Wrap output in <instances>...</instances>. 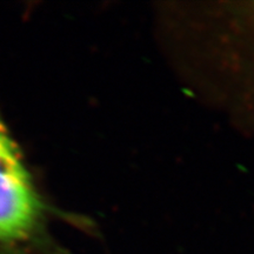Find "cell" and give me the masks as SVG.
Returning a JSON list of instances; mask_svg holds the SVG:
<instances>
[{"instance_id": "obj_2", "label": "cell", "mask_w": 254, "mask_h": 254, "mask_svg": "<svg viewBox=\"0 0 254 254\" xmlns=\"http://www.w3.org/2000/svg\"><path fill=\"white\" fill-rule=\"evenodd\" d=\"M241 19H243L244 26L246 25V33L249 34V43H250V52L252 57H251V63L253 66H251L253 71V78H254V2L250 4L246 7V11L241 12ZM254 86V85H253ZM254 98V95H253ZM254 107V105H253Z\"/></svg>"}, {"instance_id": "obj_1", "label": "cell", "mask_w": 254, "mask_h": 254, "mask_svg": "<svg viewBox=\"0 0 254 254\" xmlns=\"http://www.w3.org/2000/svg\"><path fill=\"white\" fill-rule=\"evenodd\" d=\"M49 211L0 114V254H65L47 232Z\"/></svg>"}]
</instances>
